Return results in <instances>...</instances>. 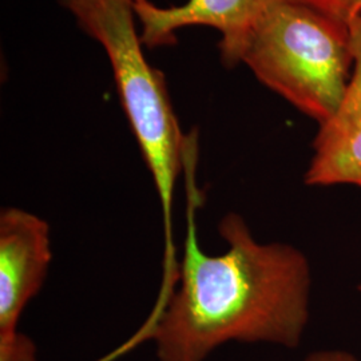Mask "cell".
<instances>
[{
    "label": "cell",
    "mask_w": 361,
    "mask_h": 361,
    "mask_svg": "<svg viewBox=\"0 0 361 361\" xmlns=\"http://www.w3.org/2000/svg\"><path fill=\"white\" fill-rule=\"evenodd\" d=\"M193 216L190 209L177 284L145 326L158 359L204 361L228 341L298 347L310 322L305 255L259 244L245 219L229 213L219 225L228 249L210 256L198 244Z\"/></svg>",
    "instance_id": "obj_1"
},
{
    "label": "cell",
    "mask_w": 361,
    "mask_h": 361,
    "mask_svg": "<svg viewBox=\"0 0 361 361\" xmlns=\"http://www.w3.org/2000/svg\"><path fill=\"white\" fill-rule=\"evenodd\" d=\"M74 15L110 59L123 110L154 180L165 229L164 283L170 284L180 269L173 243V200L190 138L180 131L164 74L145 59L134 26V0H87Z\"/></svg>",
    "instance_id": "obj_2"
},
{
    "label": "cell",
    "mask_w": 361,
    "mask_h": 361,
    "mask_svg": "<svg viewBox=\"0 0 361 361\" xmlns=\"http://www.w3.org/2000/svg\"><path fill=\"white\" fill-rule=\"evenodd\" d=\"M241 62L264 86L323 125L352 77L348 25L279 0L253 31Z\"/></svg>",
    "instance_id": "obj_3"
},
{
    "label": "cell",
    "mask_w": 361,
    "mask_h": 361,
    "mask_svg": "<svg viewBox=\"0 0 361 361\" xmlns=\"http://www.w3.org/2000/svg\"><path fill=\"white\" fill-rule=\"evenodd\" d=\"M49 224L20 207L0 212V352L22 347L18 332L27 304L38 295L51 262Z\"/></svg>",
    "instance_id": "obj_4"
},
{
    "label": "cell",
    "mask_w": 361,
    "mask_h": 361,
    "mask_svg": "<svg viewBox=\"0 0 361 361\" xmlns=\"http://www.w3.org/2000/svg\"><path fill=\"white\" fill-rule=\"evenodd\" d=\"M279 0H188L178 7L161 8L149 0H134V13L142 25L141 40L149 47L176 40L183 27L207 26L221 34L224 63L241 62L247 42L262 18Z\"/></svg>",
    "instance_id": "obj_5"
},
{
    "label": "cell",
    "mask_w": 361,
    "mask_h": 361,
    "mask_svg": "<svg viewBox=\"0 0 361 361\" xmlns=\"http://www.w3.org/2000/svg\"><path fill=\"white\" fill-rule=\"evenodd\" d=\"M353 71L335 114L313 141V157L305 171L308 186L353 185L361 188V15L349 18Z\"/></svg>",
    "instance_id": "obj_6"
},
{
    "label": "cell",
    "mask_w": 361,
    "mask_h": 361,
    "mask_svg": "<svg viewBox=\"0 0 361 361\" xmlns=\"http://www.w3.org/2000/svg\"><path fill=\"white\" fill-rule=\"evenodd\" d=\"M290 4H297L313 11L326 15L335 20L348 23L349 18L355 13L359 0H283Z\"/></svg>",
    "instance_id": "obj_7"
},
{
    "label": "cell",
    "mask_w": 361,
    "mask_h": 361,
    "mask_svg": "<svg viewBox=\"0 0 361 361\" xmlns=\"http://www.w3.org/2000/svg\"><path fill=\"white\" fill-rule=\"evenodd\" d=\"M304 361H360L353 355L343 350H320L310 353Z\"/></svg>",
    "instance_id": "obj_8"
},
{
    "label": "cell",
    "mask_w": 361,
    "mask_h": 361,
    "mask_svg": "<svg viewBox=\"0 0 361 361\" xmlns=\"http://www.w3.org/2000/svg\"><path fill=\"white\" fill-rule=\"evenodd\" d=\"M63 4H65L66 7L71 11V13H74L77 11L78 8H80L87 0H61Z\"/></svg>",
    "instance_id": "obj_9"
},
{
    "label": "cell",
    "mask_w": 361,
    "mask_h": 361,
    "mask_svg": "<svg viewBox=\"0 0 361 361\" xmlns=\"http://www.w3.org/2000/svg\"><path fill=\"white\" fill-rule=\"evenodd\" d=\"M357 13H360L361 15V0L357 1V6H356V8H355V13H353V15H357ZM353 15H352V16H353Z\"/></svg>",
    "instance_id": "obj_10"
},
{
    "label": "cell",
    "mask_w": 361,
    "mask_h": 361,
    "mask_svg": "<svg viewBox=\"0 0 361 361\" xmlns=\"http://www.w3.org/2000/svg\"><path fill=\"white\" fill-rule=\"evenodd\" d=\"M359 290H360V292H361V285H360V286H359Z\"/></svg>",
    "instance_id": "obj_11"
}]
</instances>
